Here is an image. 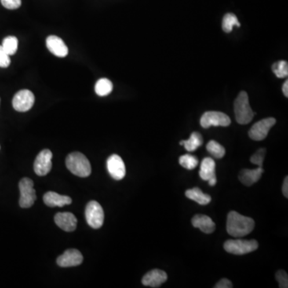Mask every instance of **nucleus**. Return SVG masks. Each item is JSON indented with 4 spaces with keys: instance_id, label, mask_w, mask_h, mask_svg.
I'll return each instance as SVG.
<instances>
[{
    "instance_id": "nucleus-32",
    "label": "nucleus",
    "mask_w": 288,
    "mask_h": 288,
    "mask_svg": "<svg viewBox=\"0 0 288 288\" xmlns=\"http://www.w3.org/2000/svg\"><path fill=\"white\" fill-rule=\"evenodd\" d=\"M216 288H231L233 287L232 282L227 279H223L216 283Z\"/></svg>"
},
{
    "instance_id": "nucleus-16",
    "label": "nucleus",
    "mask_w": 288,
    "mask_h": 288,
    "mask_svg": "<svg viewBox=\"0 0 288 288\" xmlns=\"http://www.w3.org/2000/svg\"><path fill=\"white\" fill-rule=\"evenodd\" d=\"M193 227L198 228L205 234H211L216 230V224L209 216L205 215H195L191 220Z\"/></svg>"
},
{
    "instance_id": "nucleus-29",
    "label": "nucleus",
    "mask_w": 288,
    "mask_h": 288,
    "mask_svg": "<svg viewBox=\"0 0 288 288\" xmlns=\"http://www.w3.org/2000/svg\"><path fill=\"white\" fill-rule=\"evenodd\" d=\"M275 278H276V280L279 282V287H288V277L286 271H282V270H281V271H277L276 275H275Z\"/></svg>"
},
{
    "instance_id": "nucleus-17",
    "label": "nucleus",
    "mask_w": 288,
    "mask_h": 288,
    "mask_svg": "<svg viewBox=\"0 0 288 288\" xmlns=\"http://www.w3.org/2000/svg\"><path fill=\"white\" fill-rule=\"evenodd\" d=\"M44 202L47 206L50 208L55 207H63L71 204L72 199L67 195H59L58 193L49 191L44 196Z\"/></svg>"
},
{
    "instance_id": "nucleus-25",
    "label": "nucleus",
    "mask_w": 288,
    "mask_h": 288,
    "mask_svg": "<svg viewBox=\"0 0 288 288\" xmlns=\"http://www.w3.org/2000/svg\"><path fill=\"white\" fill-rule=\"evenodd\" d=\"M2 48L9 56H13L17 52L18 38L15 36H8L3 41Z\"/></svg>"
},
{
    "instance_id": "nucleus-10",
    "label": "nucleus",
    "mask_w": 288,
    "mask_h": 288,
    "mask_svg": "<svg viewBox=\"0 0 288 288\" xmlns=\"http://www.w3.org/2000/svg\"><path fill=\"white\" fill-rule=\"evenodd\" d=\"M52 151L45 149L43 150L37 155L35 161L34 162V172L38 176H44L49 173L52 168Z\"/></svg>"
},
{
    "instance_id": "nucleus-22",
    "label": "nucleus",
    "mask_w": 288,
    "mask_h": 288,
    "mask_svg": "<svg viewBox=\"0 0 288 288\" xmlns=\"http://www.w3.org/2000/svg\"><path fill=\"white\" fill-rule=\"evenodd\" d=\"M113 90V84L108 78H100L97 81L95 86V91L98 96H107L111 93Z\"/></svg>"
},
{
    "instance_id": "nucleus-6",
    "label": "nucleus",
    "mask_w": 288,
    "mask_h": 288,
    "mask_svg": "<svg viewBox=\"0 0 288 288\" xmlns=\"http://www.w3.org/2000/svg\"><path fill=\"white\" fill-rule=\"evenodd\" d=\"M19 191L20 198L19 205L23 208H31L36 199V194L34 189V183L31 179L23 178L19 182Z\"/></svg>"
},
{
    "instance_id": "nucleus-34",
    "label": "nucleus",
    "mask_w": 288,
    "mask_h": 288,
    "mask_svg": "<svg viewBox=\"0 0 288 288\" xmlns=\"http://www.w3.org/2000/svg\"><path fill=\"white\" fill-rule=\"evenodd\" d=\"M282 93L286 97H288V81H285L284 84H283V86H282Z\"/></svg>"
},
{
    "instance_id": "nucleus-1",
    "label": "nucleus",
    "mask_w": 288,
    "mask_h": 288,
    "mask_svg": "<svg viewBox=\"0 0 288 288\" xmlns=\"http://www.w3.org/2000/svg\"><path fill=\"white\" fill-rule=\"evenodd\" d=\"M255 228L253 219L242 216L236 212L227 215V231L231 236L241 238L250 234Z\"/></svg>"
},
{
    "instance_id": "nucleus-4",
    "label": "nucleus",
    "mask_w": 288,
    "mask_h": 288,
    "mask_svg": "<svg viewBox=\"0 0 288 288\" xmlns=\"http://www.w3.org/2000/svg\"><path fill=\"white\" fill-rule=\"evenodd\" d=\"M259 243L255 239L246 240V239H229L224 243V249L226 252L231 254L246 255L257 250Z\"/></svg>"
},
{
    "instance_id": "nucleus-23",
    "label": "nucleus",
    "mask_w": 288,
    "mask_h": 288,
    "mask_svg": "<svg viewBox=\"0 0 288 288\" xmlns=\"http://www.w3.org/2000/svg\"><path fill=\"white\" fill-rule=\"evenodd\" d=\"M240 25L235 15L232 13H227L223 17L222 27L226 33H230L232 31L233 27L235 26L240 27Z\"/></svg>"
},
{
    "instance_id": "nucleus-21",
    "label": "nucleus",
    "mask_w": 288,
    "mask_h": 288,
    "mask_svg": "<svg viewBox=\"0 0 288 288\" xmlns=\"http://www.w3.org/2000/svg\"><path fill=\"white\" fill-rule=\"evenodd\" d=\"M202 137L198 132H193L187 140H182L180 141V145L184 146L186 150L188 151H194L202 146Z\"/></svg>"
},
{
    "instance_id": "nucleus-7",
    "label": "nucleus",
    "mask_w": 288,
    "mask_h": 288,
    "mask_svg": "<svg viewBox=\"0 0 288 288\" xmlns=\"http://www.w3.org/2000/svg\"><path fill=\"white\" fill-rule=\"evenodd\" d=\"M230 124V117L220 111H207L200 118V125L205 129L212 126L228 127Z\"/></svg>"
},
{
    "instance_id": "nucleus-11",
    "label": "nucleus",
    "mask_w": 288,
    "mask_h": 288,
    "mask_svg": "<svg viewBox=\"0 0 288 288\" xmlns=\"http://www.w3.org/2000/svg\"><path fill=\"white\" fill-rule=\"evenodd\" d=\"M107 168L109 174L115 180H121L126 175V167L122 158L118 155H112L107 161Z\"/></svg>"
},
{
    "instance_id": "nucleus-31",
    "label": "nucleus",
    "mask_w": 288,
    "mask_h": 288,
    "mask_svg": "<svg viewBox=\"0 0 288 288\" xmlns=\"http://www.w3.org/2000/svg\"><path fill=\"white\" fill-rule=\"evenodd\" d=\"M1 4L7 9L15 10L21 6V0H1Z\"/></svg>"
},
{
    "instance_id": "nucleus-12",
    "label": "nucleus",
    "mask_w": 288,
    "mask_h": 288,
    "mask_svg": "<svg viewBox=\"0 0 288 288\" xmlns=\"http://www.w3.org/2000/svg\"><path fill=\"white\" fill-rule=\"evenodd\" d=\"M84 260L82 254L76 249H69L57 259L59 267H71L80 265Z\"/></svg>"
},
{
    "instance_id": "nucleus-33",
    "label": "nucleus",
    "mask_w": 288,
    "mask_h": 288,
    "mask_svg": "<svg viewBox=\"0 0 288 288\" xmlns=\"http://www.w3.org/2000/svg\"><path fill=\"white\" fill-rule=\"evenodd\" d=\"M282 194L286 198H288V177L285 178L284 182H283Z\"/></svg>"
},
{
    "instance_id": "nucleus-28",
    "label": "nucleus",
    "mask_w": 288,
    "mask_h": 288,
    "mask_svg": "<svg viewBox=\"0 0 288 288\" xmlns=\"http://www.w3.org/2000/svg\"><path fill=\"white\" fill-rule=\"evenodd\" d=\"M266 155V150L264 148L258 150L254 155L251 157V162L253 164L257 165L258 167L263 168V162H264V157Z\"/></svg>"
},
{
    "instance_id": "nucleus-3",
    "label": "nucleus",
    "mask_w": 288,
    "mask_h": 288,
    "mask_svg": "<svg viewBox=\"0 0 288 288\" xmlns=\"http://www.w3.org/2000/svg\"><path fill=\"white\" fill-rule=\"evenodd\" d=\"M235 119L239 124H249L254 117V112L251 108L248 95L246 92H241L234 103Z\"/></svg>"
},
{
    "instance_id": "nucleus-26",
    "label": "nucleus",
    "mask_w": 288,
    "mask_h": 288,
    "mask_svg": "<svg viewBox=\"0 0 288 288\" xmlns=\"http://www.w3.org/2000/svg\"><path fill=\"white\" fill-rule=\"evenodd\" d=\"M179 162L183 168H186L187 170L195 169L198 166V158L194 155H189V154L180 156Z\"/></svg>"
},
{
    "instance_id": "nucleus-27",
    "label": "nucleus",
    "mask_w": 288,
    "mask_h": 288,
    "mask_svg": "<svg viewBox=\"0 0 288 288\" xmlns=\"http://www.w3.org/2000/svg\"><path fill=\"white\" fill-rule=\"evenodd\" d=\"M272 71L275 76L279 78H286L288 75V63L284 60L276 62L272 65Z\"/></svg>"
},
{
    "instance_id": "nucleus-24",
    "label": "nucleus",
    "mask_w": 288,
    "mask_h": 288,
    "mask_svg": "<svg viewBox=\"0 0 288 288\" xmlns=\"http://www.w3.org/2000/svg\"><path fill=\"white\" fill-rule=\"evenodd\" d=\"M207 150L212 156L216 158H222L225 155V148L215 140H211L207 144Z\"/></svg>"
},
{
    "instance_id": "nucleus-9",
    "label": "nucleus",
    "mask_w": 288,
    "mask_h": 288,
    "mask_svg": "<svg viewBox=\"0 0 288 288\" xmlns=\"http://www.w3.org/2000/svg\"><path fill=\"white\" fill-rule=\"evenodd\" d=\"M34 103V94L29 90H21L14 96L12 105L19 112L27 111L33 107Z\"/></svg>"
},
{
    "instance_id": "nucleus-20",
    "label": "nucleus",
    "mask_w": 288,
    "mask_h": 288,
    "mask_svg": "<svg viewBox=\"0 0 288 288\" xmlns=\"http://www.w3.org/2000/svg\"><path fill=\"white\" fill-rule=\"evenodd\" d=\"M185 195L187 198L200 205L208 204L212 200L210 195L204 194L198 187H194L192 189L187 190L185 192Z\"/></svg>"
},
{
    "instance_id": "nucleus-18",
    "label": "nucleus",
    "mask_w": 288,
    "mask_h": 288,
    "mask_svg": "<svg viewBox=\"0 0 288 288\" xmlns=\"http://www.w3.org/2000/svg\"><path fill=\"white\" fill-rule=\"evenodd\" d=\"M263 173L264 169L260 167L256 169H243L239 173V180L244 185L252 186L260 180Z\"/></svg>"
},
{
    "instance_id": "nucleus-30",
    "label": "nucleus",
    "mask_w": 288,
    "mask_h": 288,
    "mask_svg": "<svg viewBox=\"0 0 288 288\" xmlns=\"http://www.w3.org/2000/svg\"><path fill=\"white\" fill-rule=\"evenodd\" d=\"M11 63L10 56L4 51L2 46H0V67L6 68Z\"/></svg>"
},
{
    "instance_id": "nucleus-2",
    "label": "nucleus",
    "mask_w": 288,
    "mask_h": 288,
    "mask_svg": "<svg viewBox=\"0 0 288 288\" xmlns=\"http://www.w3.org/2000/svg\"><path fill=\"white\" fill-rule=\"evenodd\" d=\"M66 165L68 170L78 177H88L92 173L90 162L80 152H73L66 158Z\"/></svg>"
},
{
    "instance_id": "nucleus-19",
    "label": "nucleus",
    "mask_w": 288,
    "mask_h": 288,
    "mask_svg": "<svg viewBox=\"0 0 288 288\" xmlns=\"http://www.w3.org/2000/svg\"><path fill=\"white\" fill-rule=\"evenodd\" d=\"M199 176L202 180L208 181L212 178H216V162L210 157L202 159L199 170Z\"/></svg>"
},
{
    "instance_id": "nucleus-14",
    "label": "nucleus",
    "mask_w": 288,
    "mask_h": 288,
    "mask_svg": "<svg viewBox=\"0 0 288 288\" xmlns=\"http://www.w3.org/2000/svg\"><path fill=\"white\" fill-rule=\"evenodd\" d=\"M168 279L166 272L161 270L155 269L149 271L143 276L142 282L144 286L151 287H159Z\"/></svg>"
},
{
    "instance_id": "nucleus-8",
    "label": "nucleus",
    "mask_w": 288,
    "mask_h": 288,
    "mask_svg": "<svg viewBox=\"0 0 288 288\" xmlns=\"http://www.w3.org/2000/svg\"><path fill=\"white\" fill-rule=\"evenodd\" d=\"M276 120L275 118H267L256 122L248 132L249 137L255 141L264 140Z\"/></svg>"
},
{
    "instance_id": "nucleus-35",
    "label": "nucleus",
    "mask_w": 288,
    "mask_h": 288,
    "mask_svg": "<svg viewBox=\"0 0 288 288\" xmlns=\"http://www.w3.org/2000/svg\"><path fill=\"white\" fill-rule=\"evenodd\" d=\"M216 182H217V180H216V177L212 178V179H211L210 180H208V183H209V185L212 186V187L216 185Z\"/></svg>"
},
{
    "instance_id": "nucleus-13",
    "label": "nucleus",
    "mask_w": 288,
    "mask_h": 288,
    "mask_svg": "<svg viewBox=\"0 0 288 288\" xmlns=\"http://www.w3.org/2000/svg\"><path fill=\"white\" fill-rule=\"evenodd\" d=\"M46 44L48 50L55 56L63 58L68 55V48L61 38L56 35H50L47 38Z\"/></svg>"
},
{
    "instance_id": "nucleus-15",
    "label": "nucleus",
    "mask_w": 288,
    "mask_h": 288,
    "mask_svg": "<svg viewBox=\"0 0 288 288\" xmlns=\"http://www.w3.org/2000/svg\"><path fill=\"white\" fill-rule=\"evenodd\" d=\"M56 225L65 231H73L77 226V219L70 212H59L55 216Z\"/></svg>"
},
{
    "instance_id": "nucleus-5",
    "label": "nucleus",
    "mask_w": 288,
    "mask_h": 288,
    "mask_svg": "<svg viewBox=\"0 0 288 288\" xmlns=\"http://www.w3.org/2000/svg\"><path fill=\"white\" fill-rule=\"evenodd\" d=\"M88 225L94 229H99L104 222V212L103 208L96 201H91L87 205L85 212Z\"/></svg>"
}]
</instances>
